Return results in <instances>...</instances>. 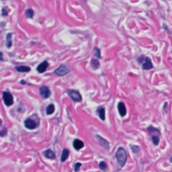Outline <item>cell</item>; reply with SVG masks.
<instances>
[{"mask_svg": "<svg viewBox=\"0 0 172 172\" xmlns=\"http://www.w3.org/2000/svg\"><path fill=\"white\" fill-rule=\"evenodd\" d=\"M96 138H97V139H98L99 143L101 144V145L103 147V148H104L105 149H107V150L109 149L108 141H107L106 140L104 139V138H102L101 136H99V135H96Z\"/></svg>", "mask_w": 172, "mask_h": 172, "instance_id": "obj_8", "label": "cell"}, {"mask_svg": "<svg viewBox=\"0 0 172 172\" xmlns=\"http://www.w3.org/2000/svg\"><path fill=\"white\" fill-rule=\"evenodd\" d=\"M70 72L69 68L65 65H60L57 69L54 71V73L59 76H64L68 74Z\"/></svg>", "mask_w": 172, "mask_h": 172, "instance_id": "obj_3", "label": "cell"}, {"mask_svg": "<svg viewBox=\"0 0 172 172\" xmlns=\"http://www.w3.org/2000/svg\"><path fill=\"white\" fill-rule=\"evenodd\" d=\"M152 141L155 145H157L159 143V138L157 136H152Z\"/></svg>", "mask_w": 172, "mask_h": 172, "instance_id": "obj_22", "label": "cell"}, {"mask_svg": "<svg viewBox=\"0 0 172 172\" xmlns=\"http://www.w3.org/2000/svg\"><path fill=\"white\" fill-rule=\"evenodd\" d=\"M116 157L118 162L121 165V167H123L125 165L126 159H127L125 149L123 147L118 149L116 153Z\"/></svg>", "mask_w": 172, "mask_h": 172, "instance_id": "obj_1", "label": "cell"}, {"mask_svg": "<svg viewBox=\"0 0 172 172\" xmlns=\"http://www.w3.org/2000/svg\"><path fill=\"white\" fill-rule=\"evenodd\" d=\"M43 155H45V157L48 159H55V154L53 151H52L51 149L46 150L43 153Z\"/></svg>", "mask_w": 172, "mask_h": 172, "instance_id": "obj_12", "label": "cell"}, {"mask_svg": "<svg viewBox=\"0 0 172 172\" xmlns=\"http://www.w3.org/2000/svg\"><path fill=\"white\" fill-rule=\"evenodd\" d=\"M94 55L96 56L97 58L98 59H100L101 58V51L97 47H95L94 48Z\"/></svg>", "mask_w": 172, "mask_h": 172, "instance_id": "obj_21", "label": "cell"}, {"mask_svg": "<svg viewBox=\"0 0 172 172\" xmlns=\"http://www.w3.org/2000/svg\"><path fill=\"white\" fill-rule=\"evenodd\" d=\"M137 61L138 63L142 64L143 69L144 70H149L153 68V64L151 63V59L148 57H144L143 56H141L138 58Z\"/></svg>", "mask_w": 172, "mask_h": 172, "instance_id": "obj_2", "label": "cell"}, {"mask_svg": "<svg viewBox=\"0 0 172 172\" xmlns=\"http://www.w3.org/2000/svg\"><path fill=\"white\" fill-rule=\"evenodd\" d=\"M26 16L29 18H31L33 16V11L32 10H28L26 11Z\"/></svg>", "mask_w": 172, "mask_h": 172, "instance_id": "obj_24", "label": "cell"}, {"mask_svg": "<svg viewBox=\"0 0 172 172\" xmlns=\"http://www.w3.org/2000/svg\"><path fill=\"white\" fill-rule=\"evenodd\" d=\"M6 45L8 48L12 46V34H8L6 36Z\"/></svg>", "mask_w": 172, "mask_h": 172, "instance_id": "obj_18", "label": "cell"}, {"mask_svg": "<svg viewBox=\"0 0 172 172\" xmlns=\"http://www.w3.org/2000/svg\"><path fill=\"white\" fill-rule=\"evenodd\" d=\"M90 65H91V67H92L94 69H98L99 67V65H99L98 60L94 59H92V61H91V63H90Z\"/></svg>", "mask_w": 172, "mask_h": 172, "instance_id": "obj_14", "label": "cell"}, {"mask_svg": "<svg viewBox=\"0 0 172 172\" xmlns=\"http://www.w3.org/2000/svg\"><path fill=\"white\" fill-rule=\"evenodd\" d=\"M131 149H132V152L136 153H138V151H139L140 147L137 145H132L131 146Z\"/></svg>", "mask_w": 172, "mask_h": 172, "instance_id": "obj_23", "label": "cell"}, {"mask_svg": "<svg viewBox=\"0 0 172 172\" xmlns=\"http://www.w3.org/2000/svg\"><path fill=\"white\" fill-rule=\"evenodd\" d=\"M99 167L101 171H106L107 170V164L104 162V161H101V162L99 163Z\"/></svg>", "mask_w": 172, "mask_h": 172, "instance_id": "obj_19", "label": "cell"}, {"mask_svg": "<svg viewBox=\"0 0 172 172\" xmlns=\"http://www.w3.org/2000/svg\"><path fill=\"white\" fill-rule=\"evenodd\" d=\"M2 59H3V54L0 52V61H1Z\"/></svg>", "mask_w": 172, "mask_h": 172, "instance_id": "obj_27", "label": "cell"}, {"mask_svg": "<svg viewBox=\"0 0 172 172\" xmlns=\"http://www.w3.org/2000/svg\"><path fill=\"white\" fill-rule=\"evenodd\" d=\"M24 124H25V126L30 130L34 129V128L36 127V123L31 119L26 120V121H25V122H24Z\"/></svg>", "mask_w": 172, "mask_h": 172, "instance_id": "obj_7", "label": "cell"}, {"mask_svg": "<svg viewBox=\"0 0 172 172\" xmlns=\"http://www.w3.org/2000/svg\"><path fill=\"white\" fill-rule=\"evenodd\" d=\"M69 151L68 150V149H64L63 151V153H62V155H61V161L62 162H64V161H65L67 160V159L68 158V157H69Z\"/></svg>", "mask_w": 172, "mask_h": 172, "instance_id": "obj_13", "label": "cell"}, {"mask_svg": "<svg viewBox=\"0 0 172 172\" xmlns=\"http://www.w3.org/2000/svg\"><path fill=\"white\" fill-rule=\"evenodd\" d=\"M118 110H119V114L121 116H124L126 114V106L123 102H119L118 105Z\"/></svg>", "mask_w": 172, "mask_h": 172, "instance_id": "obj_9", "label": "cell"}, {"mask_svg": "<svg viewBox=\"0 0 172 172\" xmlns=\"http://www.w3.org/2000/svg\"><path fill=\"white\" fill-rule=\"evenodd\" d=\"M67 94L69 96L75 101H81L82 99V97L79 94V92L77 90H69L67 91Z\"/></svg>", "mask_w": 172, "mask_h": 172, "instance_id": "obj_4", "label": "cell"}, {"mask_svg": "<svg viewBox=\"0 0 172 172\" xmlns=\"http://www.w3.org/2000/svg\"><path fill=\"white\" fill-rule=\"evenodd\" d=\"M84 146V143L79 139H75L73 141V147L76 150H79Z\"/></svg>", "mask_w": 172, "mask_h": 172, "instance_id": "obj_11", "label": "cell"}, {"mask_svg": "<svg viewBox=\"0 0 172 172\" xmlns=\"http://www.w3.org/2000/svg\"><path fill=\"white\" fill-rule=\"evenodd\" d=\"M2 12H3V16H6L7 15V12H5V10H2Z\"/></svg>", "mask_w": 172, "mask_h": 172, "instance_id": "obj_28", "label": "cell"}, {"mask_svg": "<svg viewBox=\"0 0 172 172\" xmlns=\"http://www.w3.org/2000/svg\"><path fill=\"white\" fill-rule=\"evenodd\" d=\"M3 99L4 103H5V105L8 106H10L13 104L14 98H13V96H12V95L11 94V93L8 92H3Z\"/></svg>", "mask_w": 172, "mask_h": 172, "instance_id": "obj_5", "label": "cell"}, {"mask_svg": "<svg viewBox=\"0 0 172 172\" xmlns=\"http://www.w3.org/2000/svg\"><path fill=\"white\" fill-rule=\"evenodd\" d=\"M48 66H49V63H47V61L42 62V63H41L40 65L38 66V67H37V71L40 73H44V72L47 70Z\"/></svg>", "mask_w": 172, "mask_h": 172, "instance_id": "obj_10", "label": "cell"}, {"mask_svg": "<svg viewBox=\"0 0 172 172\" xmlns=\"http://www.w3.org/2000/svg\"><path fill=\"white\" fill-rule=\"evenodd\" d=\"M81 165H82V164H81L80 163H77L75 165V171L78 172L79 171Z\"/></svg>", "mask_w": 172, "mask_h": 172, "instance_id": "obj_25", "label": "cell"}, {"mask_svg": "<svg viewBox=\"0 0 172 172\" xmlns=\"http://www.w3.org/2000/svg\"><path fill=\"white\" fill-rule=\"evenodd\" d=\"M147 130H148V131L149 132V133L151 134H153V133H155V132H159V130L158 129V128L153 127L152 126H149V127H148Z\"/></svg>", "mask_w": 172, "mask_h": 172, "instance_id": "obj_20", "label": "cell"}, {"mask_svg": "<svg viewBox=\"0 0 172 172\" xmlns=\"http://www.w3.org/2000/svg\"><path fill=\"white\" fill-rule=\"evenodd\" d=\"M169 161H170L171 163H172V156L170 157V159H169Z\"/></svg>", "mask_w": 172, "mask_h": 172, "instance_id": "obj_29", "label": "cell"}, {"mask_svg": "<svg viewBox=\"0 0 172 172\" xmlns=\"http://www.w3.org/2000/svg\"><path fill=\"white\" fill-rule=\"evenodd\" d=\"M16 70L18 72H22V73H25V72H28L30 71V68L26 66H19V67H16Z\"/></svg>", "mask_w": 172, "mask_h": 172, "instance_id": "obj_15", "label": "cell"}, {"mask_svg": "<svg viewBox=\"0 0 172 172\" xmlns=\"http://www.w3.org/2000/svg\"><path fill=\"white\" fill-rule=\"evenodd\" d=\"M55 111V106L53 104H50L47 108V114H52Z\"/></svg>", "mask_w": 172, "mask_h": 172, "instance_id": "obj_17", "label": "cell"}, {"mask_svg": "<svg viewBox=\"0 0 172 172\" xmlns=\"http://www.w3.org/2000/svg\"><path fill=\"white\" fill-rule=\"evenodd\" d=\"M97 112L98 114V116L99 118L102 120V121H104L105 120V110L103 108H99L97 110Z\"/></svg>", "mask_w": 172, "mask_h": 172, "instance_id": "obj_16", "label": "cell"}, {"mask_svg": "<svg viewBox=\"0 0 172 172\" xmlns=\"http://www.w3.org/2000/svg\"><path fill=\"white\" fill-rule=\"evenodd\" d=\"M167 103H165V105H164V107H163V109H164V110L165 112H167Z\"/></svg>", "mask_w": 172, "mask_h": 172, "instance_id": "obj_26", "label": "cell"}, {"mask_svg": "<svg viewBox=\"0 0 172 172\" xmlns=\"http://www.w3.org/2000/svg\"><path fill=\"white\" fill-rule=\"evenodd\" d=\"M40 94L43 98L47 99L51 96V91L47 86H42L40 89Z\"/></svg>", "mask_w": 172, "mask_h": 172, "instance_id": "obj_6", "label": "cell"}]
</instances>
